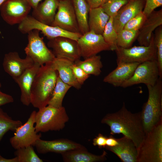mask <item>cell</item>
Listing matches in <instances>:
<instances>
[{
    "mask_svg": "<svg viewBox=\"0 0 162 162\" xmlns=\"http://www.w3.org/2000/svg\"><path fill=\"white\" fill-rule=\"evenodd\" d=\"M101 123L109 126L111 135L122 134L131 140L137 150L144 139L145 133L141 112H131L126 108L124 103L118 111L105 116Z\"/></svg>",
    "mask_w": 162,
    "mask_h": 162,
    "instance_id": "obj_1",
    "label": "cell"
},
{
    "mask_svg": "<svg viewBox=\"0 0 162 162\" xmlns=\"http://www.w3.org/2000/svg\"><path fill=\"white\" fill-rule=\"evenodd\" d=\"M58 74L51 62L40 66L33 80L30 92V103L38 109L48 105L55 87Z\"/></svg>",
    "mask_w": 162,
    "mask_h": 162,
    "instance_id": "obj_2",
    "label": "cell"
},
{
    "mask_svg": "<svg viewBox=\"0 0 162 162\" xmlns=\"http://www.w3.org/2000/svg\"><path fill=\"white\" fill-rule=\"evenodd\" d=\"M162 78L159 77L154 86H146L148 95L141 112L145 134L151 131L162 121Z\"/></svg>",
    "mask_w": 162,
    "mask_h": 162,
    "instance_id": "obj_3",
    "label": "cell"
},
{
    "mask_svg": "<svg viewBox=\"0 0 162 162\" xmlns=\"http://www.w3.org/2000/svg\"><path fill=\"white\" fill-rule=\"evenodd\" d=\"M38 110L36 114L34 126L38 133L59 131L64 127L69 120L63 106L57 108L47 105Z\"/></svg>",
    "mask_w": 162,
    "mask_h": 162,
    "instance_id": "obj_4",
    "label": "cell"
},
{
    "mask_svg": "<svg viewBox=\"0 0 162 162\" xmlns=\"http://www.w3.org/2000/svg\"><path fill=\"white\" fill-rule=\"evenodd\" d=\"M162 162V121L145 134L138 149L137 162Z\"/></svg>",
    "mask_w": 162,
    "mask_h": 162,
    "instance_id": "obj_5",
    "label": "cell"
},
{
    "mask_svg": "<svg viewBox=\"0 0 162 162\" xmlns=\"http://www.w3.org/2000/svg\"><path fill=\"white\" fill-rule=\"evenodd\" d=\"M115 51L117 64L123 63L140 64L148 60L157 59V49L153 33L148 46H134L127 48L118 46Z\"/></svg>",
    "mask_w": 162,
    "mask_h": 162,
    "instance_id": "obj_6",
    "label": "cell"
},
{
    "mask_svg": "<svg viewBox=\"0 0 162 162\" xmlns=\"http://www.w3.org/2000/svg\"><path fill=\"white\" fill-rule=\"evenodd\" d=\"M18 29L24 34H27L34 30H39L48 40L59 37H64L77 41L82 35L80 33L71 32L58 26L43 23L29 15L19 24Z\"/></svg>",
    "mask_w": 162,
    "mask_h": 162,
    "instance_id": "obj_7",
    "label": "cell"
},
{
    "mask_svg": "<svg viewBox=\"0 0 162 162\" xmlns=\"http://www.w3.org/2000/svg\"><path fill=\"white\" fill-rule=\"evenodd\" d=\"M40 31L34 30L27 34L28 43L24 49L26 56L40 66L52 62L55 58L52 51L46 46Z\"/></svg>",
    "mask_w": 162,
    "mask_h": 162,
    "instance_id": "obj_8",
    "label": "cell"
},
{
    "mask_svg": "<svg viewBox=\"0 0 162 162\" xmlns=\"http://www.w3.org/2000/svg\"><path fill=\"white\" fill-rule=\"evenodd\" d=\"M159 77L157 60H148L139 64L132 76L123 83L121 87L126 88L141 83L146 86H154Z\"/></svg>",
    "mask_w": 162,
    "mask_h": 162,
    "instance_id": "obj_9",
    "label": "cell"
},
{
    "mask_svg": "<svg viewBox=\"0 0 162 162\" xmlns=\"http://www.w3.org/2000/svg\"><path fill=\"white\" fill-rule=\"evenodd\" d=\"M36 112L35 110L33 111L26 123L18 128L14 132V136L10 138V144L14 149L34 146L36 142L40 139L41 133L38 134L34 126Z\"/></svg>",
    "mask_w": 162,
    "mask_h": 162,
    "instance_id": "obj_10",
    "label": "cell"
},
{
    "mask_svg": "<svg viewBox=\"0 0 162 162\" xmlns=\"http://www.w3.org/2000/svg\"><path fill=\"white\" fill-rule=\"evenodd\" d=\"M32 8L26 0H5L0 6V13L7 23L13 26L21 22Z\"/></svg>",
    "mask_w": 162,
    "mask_h": 162,
    "instance_id": "obj_11",
    "label": "cell"
},
{
    "mask_svg": "<svg viewBox=\"0 0 162 162\" xmlns=\"http://www.w3.org/2000/svg\"><path fill=\"white\" fill-rule=\"evenodd\" d=\"M48 46L51 48L56 58H62L74 63L81 57L77 41L64 37H59L49 40Z\"/></svg>",
    "mask_w": 162,
    "mask_h": 162,
    "instance_id": "obj_12",
    "label": "cell"
},
{
    "mask_svg": "<svg viewBox=\"0 0 162 162\" xmlns=\"http://www.w3.org/2000/svg\"><path fill=\"white\" fill-rule=\"evenodd\" d=\"M51 26L71 32L81 33L71 0L59 1L57 11Z\"/></svg>",
    "mask_w": 162,
    "mask_h": 162,
    "instance_id": "obj_13",
    "label": "cell"
},
{
    "mask_svg": "<svg viewBox=\"0 0 162 162\" xmlns=\"http://www.w3.org/2000/svg\"><path fill=\"white\" fill-rule=\"evenodd\" d=\"M81 57L84 59L104 51L110 50L102 35L89 31L82 35L77 40Z\"/></svg>",
    "mask_w": 162,
    "mask_h": 162,
    "instance_id": "obj_14",
    "label": "cell"
},
{
    "mask_svg": "<svg viewBox=\"0 0 162 162\" xmlns=\"http://www.w3.org/2000/svg\"><path fill=\"white\" fill-rule=\"evenodd\" d=\"M34 146L40 154L54 152L61 154L67 151L86 148L80 144L64 139L45 140L41 139L38 140Z\"/></svg>",
    "mask_w": 162,
    "mask_h": 162,
    "instance_id": "obj_15",
    "label": "cell"
},
{
    "mask_svg": "<svg viewBox=\"0 0 162 162\" xmlns=\"http://www.w3.org/2000/svg\"><path fill=\"white\" fill-rule=\"evenodd\" d=\"M34 63L29 57L22 58L18 52L14 51L5 54L2 65L5 71L13 78L21 75Z\"/></svg>",
    "mask_w": 162,
    "mask_h": 162,
    "instance_id": "obj_16",
    "label": "cell"
},
{
    "mask_svg": "<svg viewBox=\"0 0 162 162\" xmlns=\"http://www.w3.org/2000/svg\"><path fill=\"white\" fill-rule=\"evenodd\" d=\"M145 0H129L113 17V24L117 33L123 28L130 19L142 11Z\"/></svg>",
    "mask_w": 162,
    "mask_h": 162,
    "instance_id": "obj_17",
    "label": "cell"
},
{
    "mask_svg": "<svg viewBox=\"0 0 162 162\" xmlns=\"http://www.w3.org/2000/svg\"><path fill=\"white\" fill-rule=\"evenodd\" d=\"M40 66L39 64L34 63L21 75L13 78L20 88V101L25 106H28L31 104V88L34 77Z\"/></svg>",
    "mask_w": 162,
    "mask_h": 162,
    "instance_id": "obj_18",
    "label": "cell"
},
{
    "mask_svg": "<svg viewBox=\"0 0 162 162\" xmlns=\"http://www.w3.org/2000/svg\"><path fill=\"white\" fill-rule=\"evenodd\" d=\"M162 25V10H154L146 18L139 30L137 39L140 46H147L150 43L153 32Z\"/></svg>",
    "mask_w": 162,
    "mask_h": 162,
    "instance_id": "obj_19",
    "label": "cell"
},
{
    "mask_svg": "<svg viewBox=\"0 0 162 162\" xmlns=\"http://www.w3.org/2000/svg\"><path fill=\"white\" fill-rule=\"evenodd\" d=\"M117 139V145L105 148L117 155L123 162H137L138 150L133 141L124 136Z\"/></svg>",
    "mask_w": 162,
    "mask_h": 162,
    "instance_id": "obj_20",
    "label": "cell"
},
{
    "mask_svg": "<svg viewBox=\"0 0 162 162\" xmlns=\"http://www.w3.org/2000/svg\"><path fill=\"white\" fill-rule=\"evenodd\" d=\"M139 64L137 63L117 64V67L104 78L103 81L115 87H121L123 83L132 76Z\"/></svg>",
    "mask_w": 162,
    "mask_h": 162,
    "instance_id": "obj_21",
    "label": "cell"
},
{
    "mask_svg": "<svg viewBox=\"0 0 162 162\" xmlns=\"http://www.w3.org/2000/svg\"><path fill=\"white\" fill-rule=\"evenodd\" d=\"M58 0H44L33 9L32 16L43 23L51 25L58 9Z\"/></svg>",
    "mask_w": 162,
    "mask_h": 162,
    "instance_id": "obj_22",
    "label": "cell"
},
{
    "mask_svg": "<svg viewBox=\"0 0 162 162\" xmlns=\"http://www.w3.org/2000/svg\"><path fill=\"white\" fill-rule=\"evenodd\" d=\"M73 63L66 59L55 57L51 62V65L57 71L59 77L63 82L79 89L81 85L77 82L73 73L71 66Z\"/></svg>",
    "mask_w": 162,
    "mask_h": 162,
    "instance_id": "obj_23",
    "label": "cell"
},
{
    "mask_svg": "<svg viewBox=\"0 0 162 162\" xmlns=\"http://www.w3.org/2000/svg\"><path fill=\"white\" fill-rule=\"evenodd\" d=\"M106 152L104 151L100 155H96L88 152L86 148L71 150L61 154L66 162H103L106 160Z\"/></svg>",
    "mask_w": 162,
    "mask_h": 162,
    "instance_id": "obj_24",
    "label": "cell"
},
{
    "mask_svg": "<svg viewBox=\"0 0 162 162\" xmlns=\"http://www.w3.org/2000/svg\"><path fill=\"white\" fill-rule=\"evenodd\" d=\"M89 14V30L102 35L110 16L105 12L101 6L90 9Z\"/></svg>",
    "mask_w": 162,
    "mask_h": 162,
    "instance_id": "obj_25",
    "label": "cell"
},
{
    "mask_svg": "<svg viewBox=\"0 0 162 162\" xmlns=\"http://www.w3.org/2000/svg\"><path fill=\"white\" fill-rule=\"evenodd\" d=\"M78 24L82 34L89 31L88 14L90 7L86 0H72Z\"/></svg>",
    "mask_w": 162,
    "mask_h": 162,
    "instance_id": "obj_26",
    "label": "cell"
},
{
    "mask_svg": "<svg viewBox=\"0 0 162 162\" xmlns=\"http://www.w3.org/2000/svg\"><path fill=\"white\" fill-rule=\"evenodd\" d=\"M74 63L88 74L96 76L100 74L103 67L101 57L97 55L85 59L83 61L78 60Z\"/></svg>",
    "mask_w": 162,
    "mask_h": 162,
    "instance_id": "obj_27",
    "label": "cell"
},
{
    "mask_svg": "<svg viewBox=\"0 0 162 162\" xmlns=\"http://www.w3.org/2000/svg\"><path fill=\"white\" fill-rule=\"evenodd\" d=\"M71 87L63 82L58 76L52 97L48 105L56 107L62 106L63 99L66 93Z\"/></svg>",
    "mask_w": 162,
    "mask_h": 162,
    "instance_id": "obj_28",
    "label": "cell"
},
{
    "mask_svg": "<svg viewBox=\"0 0 162 162\" xmlns=\"http://www.w3.org/2000/svg\"><path fill=\"white\" fill-rule=\"evenodd\" d=\"M22 124L19 120H14L0 107V142L4 134L8 131L15 132Z\"/></svg>",
    "mask_w": 162,
    "mask_h": 162,
    "instance_id": "obj_29",
    "label": "cell"
},
{
    "mask_svg": "<svg viewBox=\"0 0 162 162\" xmlns=\"http://www.w3.org/2000/svg\"><path fill=\"white\" fill-rule=\"evenodd\" d=\"M139 30H131L123 29L117 33V45L123 48L131 46L137 38Z\"/></svg>",
    "mask_w": 162,
    "mask_h": 162,
    "instance_id": "obj_30",
    "label": "cell"
},
{
    "mask_svg": "<svg viewBox=\"0 0 162 162\" xmlns=\"http://www.w3.org/2000/svg\"><path fill=\"white\" fill-rule=\"evenodd\" d=\"M14 153L18 162H43L35 152L33 146L21 148L16 150Z\"/></svg>",
    "mask_w": 162,
    "mask_h": 162,
    "instance_id": "obj_31",
    "label": "cell"
},
{
    "mask_svg": "<svg viewBox=\"0 0 162 162\" xmlns=\"http://www.w3.org/2000/svg\"><path fill=\"white\" fill-rule=\"evenodd\" d=\"M113 17L110 16L102 35L105 41L109 46L110 50L115 51L118 47L117 43V33L113 26Z\"/></svg>",
    "mask_w": 162,
    "mask_h": 162,
    "instance_id": "obj_32",
    "label": "cell"
},
{
    "mask_svg": "<svg viewBox=\"0 0 162 162\" xmlns=\"http://www.w3.org/2000/svg\"><path fill=\"white\" fill-rule=\"evenodd\" d=\"M129 0H107L101 7L110 16L113 17Z\"/></svg>",
    "mask_w": 162,
    "mask_h": 162,
    "instance_id": "obj_33",
    "label": "cell"
},
{
    "mask_svg": "<svg viewBox=\"0 0 162 162\" xmlns=\"http://www.w3.org/2000/svg\"><path fill=\"white\" fill-rule=\"evenodd\" d=\"M154 41L156 47L157 62L159 70L160 77L162 78V27L158 28L154 36Z\"/></svg>",
    "mask_w": 162,
    "mask_h": 162,
    "instance_id": "obj_34",
    "label": "cell"
},
{
    "mask_svg": "<svg viewBox=\"0 0 162 162\" xmlns=\"http://www.w3.org/2000/svg\"><path fill=\"white\" fill-rule=\"evenodd\" d=\"M147 17L142 11L128 21L124 26L123 29L131 30H139Z\"/></svg>",
    "mask_w": 162,
    "mask_h": 162,
    "instance_id": "obj_35",
    "label": "cell"
},
{
    "mask_svg": "<svg viewBox=\"0 0 162 162\" xmlns=\"http://www.w3.org/2000/svg\"><path fill=\"white\" fill-rule=\"evenodd\" d=\"M74 75L77 82L81 85L89 77L90 75L86 73L82 69L73 63L71 66Z\"/></svg>",
    "mask_w": 162,
    "mask_h": 162,
    "instance_id": "obj_36",
    "label": "cell"
},
{
    "mask_svg": "<svg viewBox=\"0 0 162 162\" xmlns=\"http://www.w3.org/2000/svg\"><path fill=\"white\" fill-rule=\"evenodd\" d=\"M162 5V0H145L142 12L147 17L155 9Z\"/></svg>",
    "mask_w": 162,
    "mask_h": 162,
    "instance_id": "obj_37",
    "label": "cell"
},
{
    "mask_svg": "<svg viewBox=\"0 0 162 162\" xmlns=\"http://www.w3.org/2000/svg\"><path fill=\"white\" fill-rule=\"evenodd\" d=\"M107 137L101 134H99L93 140V144L94 146H98L99 148H105L106 146Z\"/></svg>",
    "mask_w": 162,
    "mask_h": 162,
    "instance_id": "obj_38",
    "label": "cell"
},
{
    "mask_svg": "<svg viewBox=\"0 0 162 162\" xmlns=\"http://www.w3.org/2000/svg\"><path fill=\"white\" fill-rule=\"evenodd\" d=\"M14 101V98L11 95L3 92L0 90V107L2 106Z\"/></svg>",
    "mask_w": 162,
    "mask_h": 162,
    "instance_id": "obj_39",
    "label": "cell"
},
{
    "mask_svg": "<svg viewBox=\"0 0 162 162\" xmlns=\"http://www.w3.org/2000/svg\"><path fill=\"white\" fill-rule=\"evenodd\" d=\"M90 9L101 6L107 0H86Z\"/></svg>",
    "mask_w": 162,
    "mask_h": 162,
    "instance_id": "obj_40",
    "label": "cell"
},
{
    "mask_svg": "<svg viewBox=\"0 0 162 162\" xmlns=\"http://www.w3.org/2000/svg\"><path fill=\"white\" fill-rule=\"evenodd\" d=\"M118 144V139L115 138L112 135L107 137L106 146L109 147H114Z\"/></svg>",
    "mask_w": 162,
    "mask_h": 162,
    "instance_id": "obj_41",
    "label": "cell"
},
{
    "mask_svg": "<svg viewBox=\"0 0 162 162\" xmlns=\"http://www.w3.org/2000/svg\"><path fill=\"white\" fill-rule=\"evenodd\" d=\"M0 162H18V160L16 156L12 158L8 159L3 157L0 154Z\"/></svg>",
    "mask_w": 162,
    "mask_h": 162,
    "instance_id": "obj_42",
    "label": "cell"
},
{
    "mask_svg": "<svg viewBox=\"0 0 162 162\" xmlns=\"http://www.w3.org/2000/svg\"><path fill=\"white\" fill-rule=\"evenodd\" d=\"M29 4L33 9L35 8L41 0H26Z\"/></svg>",
    "mask_w": 162,
    "mask_h": 162,
    "instance_id": "obj_43",
    "label": "cell"
},
{
    "mask_svg": "<svg viewBox=\"0 0 162 162\" xmlns=\"http://www.w3.org/2000/svg\"><path fill=\"white\" fill-rule=\"evenodd\" d=\"M5 0H0V6Z\"/></svg>",
    "mask_w": 162,
    "mask_h": 162,
    "instance_id": "obj_44",
    "label": "cell"
},
{
    "mask_svg": "<svg viewBox=\"0 0 162 162\" xmlns=\"http://www.w3.org/2000/svg\"><path fill=\"white\" fill-rule=\"evenodd\" d=\"M1 86H2V85H1V83H0V88L1 87Z\"/></svg>",
    "mask_w": 162,
    "mask_h": 162,
    "instance_id": "obj_45",
    "label": "cell"
},
{
    "mask_svg": "<svg viewBox=\"0 0 162 162\" xmlns=\"http://www.w3.org/2000/svg\"><path fill=\"white\" fill-rule=\"evenodd\" d=\"M59 1H62V0H58Z\"/></svg>",
    "mask_w": 162,
    "mask_h": 162,
    "instance_id": "obj_46",
    "label": "cell"
},
{
    "mask_svg": "<svg viewBox=\"0 0 162 162\" xmlns=\"http://www.w3.org/2000/svg\"><path fill=\"white\" fill-rule=\"evenodd\" d=\"M0 34H1V32L0 31Z\"/></svg>",
    "mask_w": 162,
    "mask_h": 162,
    "instance_id": "obj_47",
    "label": "cell"
}]
</instances>
